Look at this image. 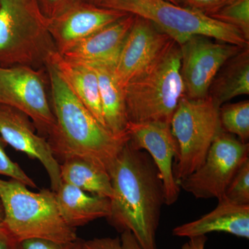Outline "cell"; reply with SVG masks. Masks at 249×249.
I'll return each mask as SVG.
<instances>
[{"instance_id":"83f0119b","label":"cell","mask_w":249,"mask_h":249,"mask_svg":"<svg viewBox=\"0 0 249 249\" xmlns=\"http://www.w3.org/2000/svg\"><path fill=\"white\" fill-rule=\"evenodd\" d=\"M80 1L82 0H37L42 13L48 19L56 17Z\"/></svg>"},{"instance_id":"836d02e7","label":"cell","mask_w":249,"mask_h":249,"mask_svg":"<svg viewBox=\"0 0 249 249\" xmlns=\"http://www.w3.org/2000/svg\"><path fill=\"white\" fill-rule=\"evenodd\" d=\"M85 1H88V2L91 3V4L98 5V6H100V4L102 3L103 0H85Z\"/></svg>"},{"instance_id":"f1b7e54d","label":"cell","mask_w":249,"mask_h":249,"mask_svg":"<svg viewBox=\"0 0 249 249\" xmlns=\"http://www.w3.org/2000/svg\"><path fill=\"white\" fill-rule=\"evenodd\" d=\"M75 249H122L120 237H102L77 242Z\"/></svg>"},{"instance_id":"7402d4cb","label":"cell","mask_w":249,"mask_h":249,"mask_svg":"<svg viewBox=\"0 0 249 249\" xmlns=\"http://www.w3.org/2000/svg\"><path fill=\"white\" fill-rule=\"evenodd\" d=\"M219 121L224 132L236 136L241 142L249 140V101L224 104L219 107Z\"/></svg>"},{"instance_id":"ffe728a7","label":"cell","mask_w":249,"mask_h":249,"mask_svg":"<svg viewBox=\"0 0 249 249\" xmlns=\"http://www.w3.org/2000/svg\"><path fill=\"white\" fill-rule=\"evenodd\" d=\"M249 94V47L224 63L214 77L208 95L219 107L232 98Z\"/></svg>"},{"instance_id":"3957f363","label":"cell","mask_w":249,"mask_h":249,"mask_svg":"<svg viewBox=\"0 0 249 249\" xmlns=\"http://www.w3.org/2000/svg\"><path fill=\"white\" fill-rule=\"evenodd\" d=\"M180 47L172 42L145 70L124 88L128 123L170 124L184 96Z\"/></svg>"},{"instance_id":"9c48e42d","label":"cell","mask_w":249,"mask_h":249,"mask_svg":"<svg viewBox=\"0 0 249 249\" xmlns=\"http://www.w3.org/2000/svg\"><path fill=\"white\" fill-rule=\"evenodd\" d=\"M249 160V142L222 131L213 142L202 165L178 181V186L196 199L219 200L236 173Z\"/></svg>"},{"instance_id":"603a6c76","label":"cell","mask_w":249,"mask_h":249,"mask_svg":"<svg viewBox=\"0 0 249 249\" xmlns=\"http://www.w3.org/2000/svg\"><path fill=\"white\" fill-rule=\"evenodd\" d=\"M210 18L236 28L249 41V0H233Z\"/></svg>"},{"instance_id":"1f68e13d","label":"cell","mask_w":249,"mask_h":249,"mask_svg":"<svg viewBox=\"0 0 249 249\" xmlns=\"http://www.w3.org/2000/svg\"><path fill=\"white\" fill-rule=\"evenodd\" d=\"M207 240L206 235L191 237L182 246L181 249H204Z\"/></svg>"},{"instance_id":"e575fe53","label":"cell","mask_w":249,"mask_h":249,"mask_svg":"<svg viewBox=\"0 0 249 249\" xmlns=\"http://www.w3.org/2000/svg\"><path fill=\"white\" fill-rule=\"evenodd\" d=\"M166 1H170V2L173 3V4H177L176 0H166Z\"/></svg>"},{"instance_id":"7a4b0ae2","label":"cell","mask_w":249,"mask_h":249,"mask_svg":"<svg viewBox=\"0 0 249 249\" xmlns=\"http://www.w3.org/2000/svg\"><path fill=\"white\" fill-rule=\"evenodd\" d=\"M55 125L47 137L57 160L81 158L109 173L128 137L114 135L70 89L53 64L46 67Z\"/></svg>"},{"instance_id":"d590c367","label":"cell","mask_w":249,"mask_h":249,"mask_svg":"<svg viewBox=\"0 0 249 249\" xmlns=\"http://www.w3.org/2000/svg\"><path fill=\"white\" fill-rule=\"evenodd\" d=\"M77 244V243H76ZM75 248H76V247H75Z\"/></svg>"},{"instance_id":"5b68a950","label":"cell","mask_w":249,"mask_h":249,"mask_svg":"<svg viewBox=\"0 0 249 249\" xmlns=\"http://www.w3.org/2000/svg\"><path fill=\"white\" fill-rule=\"evenodd\" d=\"M13 178H0V198L4 210L3 224L18 241L29 238L72 243L78 241L76 229L69 227L59 212L55 193L33 192Z\"/></svg>"},{"instance_id":"44dd1931","label":"cell","mask_w":249,"mask_h":249,"mask_svg":"<svg viewBox=\"0 0 249 249\" xmlns=\"http://www.w3.org/2000/svg\"><path fill=\"white\" fill-rule=\"evenodd\" d=\"M60 168L62 183L94 196L111 197L110 175L100 165L84 159L71 158L62 161Z\"/></svg>"},{"instance_id":"52a82bcc","label":"cell","mask_w":249,"mask_h":249,"mask_svg":"<svg viewBox=\"0 0 249 249\" xmlns=\"http://www.w3.org/2000/svg\"><path fill=\"white\" fill-rule=\"evenodd\" d=\"M219 109L209 95L197 99L184 96L180 100L170 121L178 145L173 165L177 183L202 165L213 142L222 132Z\"/></svg>"},{"instance_id":"4fadbf2b","label":"cell","mask_w":249,"mask_h":249,"mask_svg":"<svg viewBox=\"0 0 249 249\" xmlns=\"http://www.w3.org/2000/svg\"><path fill=\"white\" fill-rule=\"evenodd\" d=\"M127 14L82 0L56 17L48 19L49 31L57 52L63 54L88 36Z\"/></svg>"},{"instance_id":"ba28073f","label":"cell","mask_w":249,"mask_h":249,"mask_svg":"<svg viewBox=\"0 0 249 249\" xmlns=\"http://www.w3.org/2000/svg\"><path fill=\"white\" fill-rule=\"evenodd\" d=\"M0 104L29 116L37 132L46 139L55 125L46 68L0 67Z\"/></svg>"},{"instance_id":"4316f807","label":"cell","mask_w":249,"mask_h":249,"mask_svg":"<svg viewBox=\"0 0 249 249\" xmlns=\"http://www.w3.org/2000/svg\"><path fill=\"white\" fill-rule=\"evenodd\" d=\"M78 241L62 243L43 238H29L18 241L16 249H74Z\"/></svg>"},{"instance_id":"ac0fdd59","label":"cell","mask_w":249,"mask_h":249,"mask_svg":"<svg viewBox=\"0 0 249 249\" xmlns=\"http://www.w3.org/2000/svg\"><path fill=\"white\" fill-rule=\"evenodd\" d=\"M49 62L53 64L76 98L106 127L98 77L92 67L88 64L65 58L58 52L54 54Z\"/></svg>"},{"instance_id":"4dcf8cb0","label":"cell","mask_w":249,"mask_h":249,"mask_svg":"<svg viewBox=\"0 0 249 249\" xmlns=\"http://www.w3.org/2000/svg\"><path fill=\"white\" fill-rule=\"evenodd\" d=\"M120 239L122 249H142L132 232L128 231L121 232Z\"/></svg>"},{"instance_id":"d4e9b609","label":"cell","mask_w":249,"mask_h":249,"mask_svg":"<svg viewBox=\"0 0 249 249\" xmlns=\"http://www.w3.org/2000/svg\"><path fill=\"white\" fill-rule=\"evenodd\" d=\"M6 142L0 137V175L20 181L29 188H36V183L16 162L13 161L5 151Z\"/></svg>"},{"instance_id":"9a60e30c","label":"cell","mask_w":249,"mask_h":249,"mask_svg":"<svg viewBox=\"0 0 249 249\" xmlns=\"http://www.w3.org/2000/svg\"><path fill=\"white\" fill-rule=\"evenodd\" d=\"M135 16L127 14L80 41L61 54L65 58L85 64L115 65Z\"/></svg>"},{"instance_id":"cb8c5ba5","label":"cell","mask_w":249,"mask_h":249,"mask_svg":"<svg viewBox=\"0 0 249 249\" xmlns=\"http://www.w3.org/2000/svg\"><path fill=\"white\" fill-rule=\"evenodd\" d=\"M223 197L236 204L249 205V160L236 173Z\"/></svg>"},{"instance_id":"d6a6232c","label":"cell","mask_w":249,"mask_h":249,"mask_svg":"<svg viewBox=\"0 0 249 249\" xmlns=\"http://www.w3.org/2000/svg\"><path fill=\"white\" fill-rule=\"evenodd\" d=\"M4 206H3L2 201L0 198V224L4 222Z\"/></svg>"},{"instance_id":"484cf974","label":"cell","mask_w":249,"mask_h":249,"mask_svg":"<svg viewBox=\"0 0 249 249\" xmlns=\"http://www.w3.org/2000/svg\"><path fill=\"white\" fill-rule=\"evenodd\" d=\"M233 0H176L177 4L211 17Z\"/></svg>"},{"instance_id":"30bf717a","label":"cell","mask_w":249,"mask_h":249,"mask_svg":"<svg viewBox=\"0 0 249 249\" xmlns=\"http://www.w3.org/2000/svg\"><path fill=\"white\" fill-rule=\"evenodd\" d=\"M179 47L184 96L193 99L206 97L224 63L244 49L204 36H192Z\"/></svg>"},{"instance_id":"d6986e66","label":"cell","mask_w":249,"mask_h":249,"mask_svg":"<svg viewBox=\"0 0 249 249\" xmlns=\"http://www.w3.org/2000/svg\"><path fill=\"white\" fill-rule=\"evenodd\" d=\"M97 75L100 98L106 127L117 137H128L124 88L119 83L110 64H88Z\"/></svg>"},{"instance_id":"8992f818","label":"cell","mask_w":249,"mask_h":249,"mask_svg":"<svg viewBox=\"0 0 249 249\" xmlns=\"http://www.w3.org/2000/svg\"><path fill=\"white\" fill-rule=\"evenodd\" d=\"M100 6L147 19L178 45L204 36L246 48L249 41L238 29L166 0H103Z\"/></svg>"},{"instance_id":"f546056e","label":"cell","mask_w":249,"mask_h":249,"mask_svg":"<svg viewBox=\"0 0 249 249\" xmlns=\"http://www.w3.org/2000/svg\"><path fill=\"white\" fill-rule=\"evenodd\" d=\"M17 240L3 223L0 224V249H16Z\"/></svg>"},{"instance_id":"7c38bea8","label":"cell","mask_w":249,"mask_h":249,"mask_svg":"<svg viewBox=\"0 0 249 249\" xmlns=\"http://www.w3.org/2000/svg\"><path fill=\"white\" fill-rule=\"evenodd\" d=\"M127 133L129 142L136 148L146 152L160 172L165 204H175L181 189L174 176L173 160L178 155V145L170 124L128 123Z\"/></svg>"},{"instance_id":"277c9868","label":"cell","mask_w":249,"mask_h":249,"mask_svg":"<svg viewBox=\"0 0 249 249\" xmlns=\"http://www.w3.org/2000/svg\"><path fill=\"white\" fill-rule=\"evenodd\" d=\"M57 52L37 0H0V67L45 69Z\"/></svg>"},{"instance_id":"8fae6325","label":"cell","mask_w":249,"mask_h":249,"mask_svg":"<svg viewBox=\"0 0 249 249\" xmlns=\"http://www.w3.org/2000/svg\"><path fill=\"white\" fill-rule=\"evenodd\" d=\"M36 131L29 116L14 107L0 104V137L15 150L38 160L48 174L51 190L56 192L62 184L60 163L47 139Z\"/></svg>"},{"instance_id":"e0dca14e","label":"cell","mask_w":249,"mask_h":249,"mask_svg":"<svg viewBox=\"0 0 249 249\" xmlns=\"http://www.w3.org/2000/svg\"><path fill=\"white\" fill-rule=\"evenodd\" d=\"M54 193L62 219L73 229L101 218L107 219L110 214L109 198L89 194L65 183H62L58 191Z\"/></svg>"},{"instance_id":"5bb4252c","label":"cell","mask_w":249,"mask_h":249,"mask_svg":"<svg viewBox=\"0 0 249 249\" xmlns=\"http://www.w3.org/2000/svg\"><path fill=\"white\" fill-rule=\"evenodd\" d=\"M173 40L153 23L135 16L118 57L114 72L124 88L158 58Z\"/></svg>"},{"instance_id":"2e32d148","label":"cell","mask_w":249,"mask_h":249,"mask_svg":"<svg viewBox=\"0 0 249 249\" xmlns=\"http://www.w3.org/2000/svg\"><path fill=\"white\" fill-rule=\"evenodd\" d=\"M215 209L202 217L175 227L173 235L191 237L223 232L249 239V205L236 204L224 197Z\"/></svg>"},{"instance_id":"6da1fadb","label":"cell","mask_w":249,"mask_h":249,"mask_svg":"<svg viewBox=\"0 0 249 249\" xmlns=\"http://www.w3.org/2000/svg\"><path fill=\"white\" fill-rule=\"evenodd\" d=\"M109 173L112 186L109 224L121 233L132 232L142 249H158L157 232L165 204L163 183L153 160L127 141Z\"/></svg>"}]
</instances>
